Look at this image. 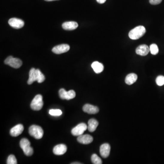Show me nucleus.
Wrapping results in <instances>:
<instances>
[{"mask_svg":"<svg viewBox=\"0 0 164 164\" xmlns=\"http://www.w3.org/2000/svg\"><path fill=\"white\" fill-rule=\"evenodd\" d=\"M145 32L146 30L144 26H138L129 32V37L132 40H137L144 35Z\"/></svg>","mask_w":164,"mask_h":164,"instance_id":"1","label":"nucleus"},{"mask_svg":"<svg viewBox=\"0 0 164 164\" xmlns=\"http://www.w3.org/2000/svg\"><path fill=\"white\" fill-rule=\"evenodd\" d=\"M20 146L26 156H31L33 155L34 150L31 146L30 142L28 139L26 138L22 139L20 142Z\"/></svg>","mask_w":164,"mask_h":164,"instance_id":"2","label":"nucleus"},{"mask_svg":"<svg viewBox=\"0 0 164 164\" xmlns=\"http://www.w3.org/2000/svg\"><path fill=\"white\" fill-rule=\"evenodd\" d=\"M30 135L34 137L36 139H41L43 136V131L42 128L38 125H33L29 129Z\"/></svg>","mask_w":164,"mask_h":164,"instance_id":"3","label":"nucleus"},{"mask_svg":"<svg viewBox=\"0 0 164 164\" xmlns=\"http://www.w3.org/2000/svg\"><path fill=\"white\" fill-rule=\"evenodd\" d=\"M43 103L42 96L40 95H37L31 104V107L34 110H40L42 108Z\"/></svg>","mask_w":164,"mask_h":164,"instance_id":"4","label":"nucleus"},{"mask_svg":"<svg viewBox=\"0 0 164 164\" xmlns=\"http://www.w3.org/2000/svg\"><path fill=\"white\" fill-rule=\"evenodd\" d=\"M4 63L14 69H18L22 65V63L19 58H14L13 56H9L5 59Z\"/></svg>","mask_w":164,"mask_h":164,"instance_id":"5","label":"nucleus"},{"mask_svg":"<svg viewBox=\"0 0 164 164\" xmlns=\"http://www.w3.org/2000/svg\"><path fill=\"white\" fill-rule=\"evenodd\" d=\"M88 129V126L85 123H80L72 130L71 133L73 136H79L83 135L84 131Z\"/></svg>","mask_w":164,"mask_h":164,"instance_id":"6","label":"nucleus"},{"mask_svg":"<svg viewBox=\"0 0 164 164\" xmlns=\"http://www.w3.org/2000/svg\"><path fill=\"white\" fill-rule=\"evenodd\" d=\"M59 95L61 99L70 100L75 97L76 93L73 90L67 92L64 89H61L59 90Z\"/></svg>","mask_w":164,"mask_h":164,"instance_id":"7","label":"nucleus"},{"mask_svg":"<svg viewBox=\"0 0 164 164\" xmlns=\"http://www.w3.org/2000/svg\"><path fill=\"white\" fill-rule=\"evenodd\" d=\"M70 46L68 44H63L57 45L53 48L52 51L53 53L57 54L66 53L69 50Z\"/></svg>","mask_w":164,"mask_h":164,"instance_id":"8","label":"nucleus"},{"mask_svg":"<svg viewBox=\"0 0 164 164\" xmlns=\"http://www.w3.org/2000/svg\"><path fill=\"white\" fill-rule=\"evenodd\" d=\"M8 23L11 27L15 29L21 28L24 25L23 21L16 18H12L9 19Z\"/></svg>","mask_w":164,"mask_h":164,"instance_id":"9","label":"nucleus"},{"mask_svg":"<svg viewBox=\"0 0 164 164\" xmlns=\"http://www.w3.org/2000/svg\"><path fill=\"white\" fill-rule=\"evenodd\" d=\"M110 151V146L109 144L105 143L100 146V155L104 158H106L109 157Z\"/></svg>","mask_w":164,"mask_h":164,"instance_id":"10","label":"nucleus"},{"mask_svg":"<svg viewBox=\"0 0 164 164\" xmlns=\"http://www.w3.org/2000/svg\"><path fill=\"white\" fill-rule=\"evenodd\" d=\"M24 130V127L21 124H17L10 130V135L13 137H17L22 133Z\"/></svg>","mask_w":164,"mask_h":164,"instance_id":"11","label":"nucleus"},{"mask_svg":"<svg viewBox=\"0 0 164 164\" xmlns=\"http://www.w3.org/2000/svg\"><path fill=\"white\" fill-rule=\"evenodd\" d=\"M77 140L82 144H89L93 141V138L89 135H82L78 136Z\"/></svg>","mask_w":164,"mask_h":164,"instance_id":"12","label":"nucleus"},{"mask_svg":"<svg viewBox=\"0 0 164 164\" xmlns=\"http://www.w3.org/2000/svg\"><path fill=\"white\" fill-rule=\"evenodd\" d=\"M150 52V48L145 44L140 45L136 49V53L142 56L147 55Z\"/></svg>","mask_w":164,"mask_h":164,"instance_id":"13","label":"nucleus"},{"mask_svg":"<svg viewBox=\"0 0 164 164\" xmlns=\"http://www.w3.org/2000/svg\"><path fill=\"white\" fill-rule=\"evenodd\" d=\"M67 151V147L64 144H60L57 145L54 147L53 152L55 155H63Z\"/></svg>","mask_w":164,"mask_h":164,"instance_id":"14","label":"nucleus"},{"mask_svg":"<svg viewBox=\"0 0 164 164\" xmlns=\"http://www.w3.org/2000/svg\"><path fill=\"white\" fill-rule=\"evenodd\" d=\"M83 111L89 114H96L99 111V109L96 106L90 104H86L83 108Z\"/></svg>","mask_w":164,"mask_h":164,"instance_id":"15","label":"nucleus"},{"mask_svg":"<svg viewBox=\"0 0 164 164\" xmlns=\"http://www.w3.org/2000/svg\"><path fill=\"white\" fill-rule=\"evenodd\" d=\"M62 27L66 30H74L78 27V24L75 22H67L63 24Z\"/></svg>","mask_w":164,"mask_h":164,"instance_id":"16","label":"nucleus"},{"mask_svg":"<svg viewBox=\"0 0 164 164\" xmlns=\"http://www.w3.org/2000/svg\"><path fill=\"white\" fill-rule=\"evenodd\" d=\"M98 125L97 120L95 119H91L88 121V130L90 132H93L95 130Z\"/></svg>","mask_w":164,"mask_h":164,"instance_id":"17","label":"nucleus"},{"mask_svg":"<svg viewBox=\"0 0 164 164\" xmlns=\"http://www.w3.org/2000/svg\"><path fill=\"white\" fill-rule=\"evenodd\" d=\"M92 68L94 70L95 73L96 74H99L101 73L104 70V66L101 63L95 61L91 65Z\"/></svg>","mask_w":164,"mask_h":164,"instance_id":"18","label":"nucleus"},{"mask_svg":"<svg viewBox=\"0 0 164 164\" xmlns=\"http://www.w3.org/2000/svg\"><path fill=\"white\" fill-rule=\"evenodd\" d=\"M138 76L136 74H129L126 76L125 79V83L128 85H132L137 80Z\"/></svg>","mask_w":164,"mask_h":164,"instance_id":"19","label":"nucleus"},{"mask_svg":"<svg viewBox=\"0 0 164 164\" xmlns=\"http://www.w3.org/2000/svg\"><path fill=\"white\" fill-rule=\"evenodd\" d=\"M36 69L32 68L30 70L29 74V79L28 81V83L29 85L32 84L35 81H36Z\"/></svg>","mask_w":164,"mask_h":164,"instance_id":"20","label":"nucleus"},{"mask_svg":"<svg viewBox=\"0 0 164 164\" xmlns=\"http://www.w3.org/2000/svg\"><path fill=\"white\" fill-rule=\"evenodd\" d=\"M36 81H37L38 83H42L44 82L45 79V76L38 69L36 70Z\"/></svg>","mask_w":164,"mask_h":164,"instance_id":"21","label":"nucleus"},{"mask_svg":"<svg viewBox=\"0 0 164 164\" xmlns=\"http://www.w3.org/2000/svg\"><path fill=\"white\" fill-rule=\"evenodd\" d=\"M92 162L94 164H102V161L101 159L96 155L93 154L91 157Z\"/></svg>","mask_w":164,"mask_h":164,"instance_id":"22","label":"nucleus"},{"mask_svg":"<svg viewBox=\"0 0 164 164\" xmlns=\"http://www.w3.org/2000/svg\"><path fill=\"white\" fill-rule=\"evenodd\" d=\"M150 51L151 54L153 55H157L159 52V48L157 45L156 44H152L150 47Z\"/></svg>","mask_w":164,"mask_h":164,"instance_id":"23","label":"nucleus"},{"mask_svg":"<svg viewBox=\"0 0 164 164\" xmlns=\"http://www.w3.org/2000/svg\"><path fill=\"white\" fill-rule=\"evenodd\" d=\"M7 164H17V160L14 155H11L9 156L7 160Z\"/></svg>","mask_w":164,"mask_h":164,"instance_id":"24","label":"nucleus"},{"mask_svg":"<svg viewBox=\"0 0 164 164\" xmlns=\"http://www.w3.org/2000/svg\"><path fill=\"white\" fill-rule=\"evenodd\" d=\"M49 114L52 116H60L62 114V112L60 110H50Z\"/></svg>","mask_w":164,"mask_h":164,"instance_id":"25","label":"nucleus"},{"mask_svg":"<svg viewBox=\"0 0 164 164\" xmlns=\"http://www.w3.org/2000/svg\"><path fill=\"white\" fill-rule=\"evenodd\" d=\"M156 83L158 86H161L164 85V76H159L156 79Z\"/></svg>","mask_w":164,"mask_h":164,"instance_id":"26","label":"nucleus"},{"mask_svg":"<svg viewBox=\"0 0 164 164\" xmlns=\"http://www.w3.org/2000/svg\"><path fill=\"white\" fill-rule=\"evenodd\" d=\"M162 0H149L150 3L152 5H156L160 4Z\"/></svg>","mask_w":164,"mask_h":164,"instance_id":"27","label":"nucleus"},{"mask_svg":"<svg viewBox=\"0 0 164 164\" xmlns=\"http://www.w3.org/2000/svg\"><path fill=\"white\" fill-rule=\"evenodd\" d=\"M96 1L98 3H100V4H103L106 1V0H96Z\"/></svg>","mask_w":164,"mask_h":164,"instance_id":"28","label":"nucleus"},{"mask_svg":"<svg viewBox=\"0 0 164 164\" xmlns=\"http://www.w3.org/2000/svg\"><path fill=\"white\" fill-rule=\"evenodd\" d=\"M45 1H57V0H45Z\"/></svg>","mask_w":164,"mask_h":164,"instance_id":"29","label":"nucleus"},{"mask_svg":"<svg viewBox=\"0 0 164 164\" xmlns=\"http://www.w3.org/2000/svg\"><path fill=\"white\" fill-rule=\"evenodd\" d=\"M72 164H81V163H75H75H72Z\"/></svg>","mask_w":164,"mask_h":164,"instance_id":"30","label":"nucleus"}]
</instances>
